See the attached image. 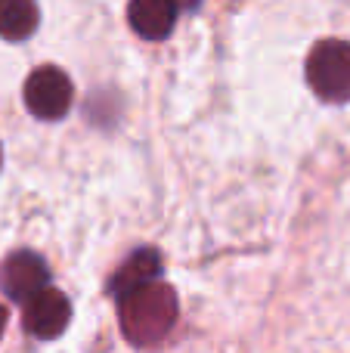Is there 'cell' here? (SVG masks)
Wrapping results in <instances>:
<instances>
[{
	"instance_id": "1",
	"label": "cell",
	"mask_w": 350,
	"mask_h": 353,
	"mask_svg": "<svg viewBox=\"0 0 350 353\" xmlns=\"http://www.w3.org/2000/svg\"><path fill=\"white\" fill-rule=\"evenodd\" d=\"M177 292L167 282L155 279L146 285H136L130 292L118 294V319L121 332L136 347H152L158 344L177 323Z\"/></svg>"
},
{
	"instance_id": "2",
	"label": "cell",
	"mask_w": 350,
	"mask_h": 353,
	"mask_svg": "<svg viewBox=\"0 0 350 353\" xmlns=\"http://www.w3.org/2000/svg\"><path fill=\"white\" fill-rule=\"evenodd\" d=\"M307 81L313 93L326 103L350 99V43L320 41L307 56Z\"/></svg>"
},
{
	"instance_id": "3",
	"label": "cell",
	"mask_w": 350,
	"mask_h": 353,
	"mask_svg": "<svg viewBox=\"0 0 350 353\" xmlns=\"http://www.w3.org/2000/svg\"><path fill=\"white\" fill-rule=\"evenodd\" d=\"M72 81L62 68L56 65H41L28 74L22 87V99L28 112L41 121H59L68 109H72Z\"/></svg>"
},
{
	"instance_id": "4",
	"label": "cell",
	"mask_w": 350,
	"mask_h": 353,
	"mask_svg": "<svg viewBox=\"0 0 350 353\" xmlns=\"http://www.w3.org/2000/svg\"><path fill=\"white\" fill-rule=\"evenodd\" d=\"M47 282H50V270L43 263V257H37L34 251H16L0 267V288H3L6 298L19 301V304H25L41 288H47Z\"/></svg>"
},
{
	"instance_id": "5",
	"label": "cell",
	"mask_w": 350,
	"mask_h": 353,
	"mask_svg": "<svg viewBox=\"0 0 350 353\" xmlns=\"http://www.w3.org/2000/svg\"><path fill=\"white\" fill-rule=\"evenodd\" d=\"M68 319H72V304H68V298L59 288H41L34 298L25 301L22 323H25V329L34 338H41V341L59 338L62 332H65Z\"/></svg>"
},
{
	"instance_id": "6",
	"label": "cell",
	"mask_w": 350,
	"mask_h": 353,
	"mask_svg": "<svg viewBox=\"0 0 350 353\" xmlns=\"http://www.w3.org/2000/svg\"><path fill=\"white\" fill-rule=\"evenodd\" d=\"M177 12L174 0H130L127 6L130 25L146 41H165L177 25Z\"/></svg>"
},
{
	"instance_id": "7",
	"label": "cell",
	"mask_w": 350,
	"mask_h": 353,
	"mask_svg": "<svg viewBox=\"0 0 350 353\" xmlns=\"http://www.w3.org/2000/svg\"><path fill=\"white\" fill-rule=\"evenodd\" d=\"M158 276H161V257L155 254L152 248H140V251H134V254H130L127 261L121 263V270L115 273L109 292L118 298V294L130 292V288H136V285L155 282Z\"/></svg>"
},
{
	"instance_id": "8",
	"label": "cell",
	"mask_w": 350,
	"mask_h": 353,
	"mask_svg": "<svg viewBox=\"0 0 350 353\" xmlns=\"http://www.w3.org/2000/svg\"><path fill=\"white\" fill-rule=\"evenodd\" d=\"M41 12L34 0H0V37L6 41H25L34 34Z\"/></svg>"
},
{
	"instance_id": "9",
	"label": "cell",
	"mask_w": 350,
	"mask_h": 353,
	"mask_svg": "<svg viewBox=\"0 0 350 353\" xmlns=\"http://www.w3.org/2000/svg\"><path fill=\"white\" fill-rule=\"evenodd\" d=\"M174 3H177V10H196L202 0H174Z\"/></svg>"
},
{
	"instance_id": "10",
	"label": "cell",
	"mask_w": 350,
	"mask_h": 353,
	"mask_svg": "<svg viewBox=\"0 0 350 353\" xmlns=\"http://www.w3.org/2000/svg\"><path fill=\"white\" fill-rule=\"evenodd\" d=\"M3 329H6V310H3V304H0V335H3Z\"/></svg>"
},
{
	"instance_id": "11",
	"label": "cell",
	"mask_w": 350,
	"mask_h": 353,
	"mask_svg": "<svg viewBox=\"0 0 350 353\" xmlns=\"http://www.w3.org/2000/svg\"><path fill=\"white\" fill-rule=\"evenodd\" d=\"M0 161H3V155H0Z\"/></svg>"
}]
</instances>
